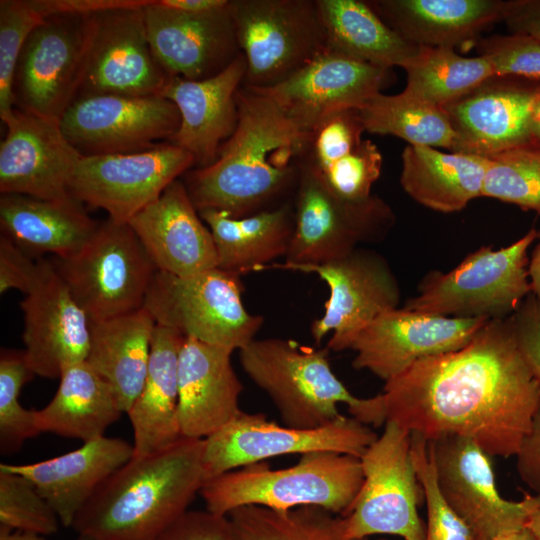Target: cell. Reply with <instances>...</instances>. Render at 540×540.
I'll list each match as a JSON object with an SVG mask.
<instances>
[{
    "mask_svg": "<svg viewBox=\"0 0 540 540\" xmlns=\"http://www.w3.org/2000/svg\"><path fill=\"white\" fill-rule=\"evenodd\" d=\"M0 144V192L42 200L72 197L69 184L82 155L63 133L60 120L17 108L4 122Z\"/></svg>",
    "mask_w": 540,
    "mask_h": 540,
    "instance_id": "obj_22",
    "label": "cell"
},
{
    "mask_svg": "<svg viewBox=\"0 0 540 540\" xmlns=\"http://www.w3.org/2000/svg\"><path fill=\"white\" fill-rule=\"evenodd\" d=\"M155 327V320L144 307L90 322L86 361L111 385L123 413L128 412L142 389Z\"/></svg>",
    "mask_w": 540,
    "mask_h": 540,
    "instance_id": "obj_33",
    "label": "cell"
},
{
    "mask_svg": "<svg viewBox=\"0 0 540 540\" xmlns=\"http://www.w3.org/2000/svg\"><path fill=\"white\" fill-rule=\"evenodd\" d=\"M526 526L530 529L537 540H540V506L529 516Z\"/></svg>",
    "mask_w": 540,
    "mask_h": 540,
    "instance_id": "obj_58",
    "label": "cell"
},
{
    "mask_svg": "<svg viewBox=\"0 0 540 540\" xmlns=\"http://www.w3.org/2000/svg\"><path fill=\"white\" fill-rule=\"evenodd\" d=\"M502 21L512 33L529 35L540 41V0L505 1Z\"/></svg>",
    "mask_w": 540,
    "mask_h": 540,
    "instance_id": "obj_52",
    "label": "cell"
},
{
    "mask_svg": "<svg viewBox=\"0 0 540 540\" xmlns=\"http://www.w3.org/2000/svg\"><path fill=\"white\" fill-rule=\"evenodd\" d=\"M0 540H45L43 535L0 526Z\"/></svg>",
    "mask_w": 540,
    "mask_h": 540,
    "instance_id": "obj_55",
    "label": "cell"
},
{
    "mask_svg": "<svg viewBox=\"0 0 540 540\" xmlns=\"http://www.w3.org/2000/svg\"><path fill=\"white\" fill-rule=\"evenodd\" d=\"M357 109L368 133L393 135L408 145L455 150L456 133L440 106L402 91L396 95L378 93Z\"/></svg>",
    "mask_w": 540,
    "mask_h": 540,
    "instance_id": "obj_37",
    "label": "cell"
},
{
    "mask_svg": "<svg viewBox=\"0 0 540 540\" xmlns=\"http://www.w3.org/2000/svg\"><path fill=\"white\" fill-rule=\"evenodd\" d=\"M538 242L529 260V279L532 293L540 300V231H538Z\"/></svg>",
    "mask_w": 540,
    "mask_h": 540,
    "instance_id": "obj_54",
    "label": "cell"
},
{
    "mask_svg": "<svg viewBox=\"0 0 540 540\" xmlns=\"http://www.w3.org/2000/svg\"><path fill=\"white\" fill-rule=\"evenodd\" d=\"M76 540H96V539L88 535L78 534V537L76 538Z\"/></svg>",
    "mask_w": 540,
    "mask_h": 540,
    "instance_id": "obj_59",
    "label": "cell"
},
{
    "mask_svg": "<svg viewBox=\"0 0 540 540\" xmlns=\"http://www.w3.org/2000/svg\"><path fill=\"white\" fill-rule=\"evenodd\" d=\"M98 225L74 197L64 200L17 194L0 197L1 235L32 257L47 253L55 258L71 256L89 241Z\"/></svg>",
    "mask_w": 540,
    "mask_h": 540,
    "instance_id": "obj_31",
    "label": "cell"
},
{
    "mask_svg": "<svg viewBox=\"0 0 540 540\" xmlns=\"http://www.w3.org/2000/svg\"><path fill=\"white\" fill-rule=\"evenodd\" d=\"M515 457L521 480L540 495V401Z\"/></svg>",
    "mask_w": 540,
    "mask_h": 540,
    "instance_id": "obj_50",
    "label": "cell"
},
{
    "mask_svg": "<svg viewBox=\"0 0 540 540\" xmlns=\"http://www.w3.org/2000/svg\"><path fill=\"white\" fill-rule=\"evenodd\" d=\"M228 516L240 540H350L344 535L343 517L319 507L281 512L244 506Z\"/></svg>",
    "mask_w": 540,
    "mask_h": 540,
    "instance_id": "obj_39",
    "label": "cell"
},
{
    "mask_svg": "<svg viewBox=\"0 0 540 540\" xmlns=\"http://www.w3.org/2000/svg\"><path fill=\"white\" fill-rule=\"evenodd\" d=\"M404 70L407 80L403 92L440 107L494 76L484 57H464L449 47L419 46L418 54Z\"/></svg>",
    "mask_w": 540,
    "mask_h": 540,
    "instance_id": "obj_38",
    "label": "cell"
},
{
    "mask_svg": "<svg viewBox=\"0 0 540 540\" xmlns=\"http://www.w3.org/2000/svg\"><path fill=\"white\" fill-rule=\"evenodd\" d=\"M143 13L152 53L170 77L208 79L241 54L230 0L204 13L178 11L150 0Z\"/></svg>",
    "mask_w": 540,
    "mask_h": 540,
    "instance_id": "obj_21",
    "label": "cell"
},
{
    "mask_svg": "<svg viewBox=\"0 0 540 540\" xmlns=\"http://www.w3.org/2000/svg\"><path fill=\"white\" fill-rule=\"evenodd\" d=\"M133 454L134 447L126 440L102 436L51 459L0 466L29 479L55 510L61 524L71 527L99 486Z\"/></svg>",
    "mask_w": 540,
    "mask_h": 540,
    "instance_id": "obj_28",
    "label": "cell"
},
{
    "mask_svg": "<svg viewBox=\"0 0 540 540\" xmlns=\"http://www.w3.org/2000/svg\"><path fill=\"white\" fill-rule=\"evenodd\" d=\"M35 376L24 351L3 349L0 355V451L17 452L27 439L40 434L35 410L19 402L22 387Z\"/></svg>",
    "mask_w": 540,
    "mask_h": 540,
    "instance_id": "obj_41",
    "label": "cell"
},
{
    "mask_svg": "<svg viewBox=\"0 0 540 540\" xmlns=\"http://www.w3.org/2000/svg\"><path fill=\"white\" fill-rule=\"evenodd\" d=\"M246 74L241 53L225 70L203 80L171 77L161 96L178 108L180 125L170 143L189 152L194 168L213 164L239 119L236 94Z\"/></svg>",
    "mask_w": 540,
    "mask_h": 540,
    "instance_id": "obj_26",
    "label": "cell"
},
{
    "mask_svg": "<svg viewBox=\"0 0 540 540\" xmlns=\"http://www.w3.org/2000/svg\"><path fill=\"white\" fill-rule=\"evenodd\" d=\"M386 421L427 442L473 440L490 457L515 456L540 401L510 318L489 320L460 349L415 362L385 382Z\"/></svg>",
    "mask_w": 540,
    "mask_h": 540,
    "instance_id": "obj_1",
    "label": "cell"
},
{
    "mask_svg": "<svg viewBox=\"0 0 540 540\" xmlns=\"http://www.w3.org/2000/svg\"><path fill=\"white\" fill-rule=\"evenodd\" d=\"M360 461L363 484L343 517L345 537L366 540L373 535H395L403 540H424L426 524L418 513L424 496L413 460L411 433L386 421L383 433Z\"/></svg>",
    "mask_w": 540,
    "mask_h": 540,
    "instance_id": "obj_9",
    "label": "cell"
},
{
    "mask_svg": "<svg viewBox=\"0 0 540 540\" xmlns=\"http://www.w3.org/2000/svg\"><path fill=\"white\" fill-rule=\"evenodd\" d=\"M494 76L540 81V41L525 34L492 35L477 43Z\"/></svg>",
    "mask_w": 540,
    "mask_h": 540,
    "instance_id": "obj_46",
    "label": "cell"
},
{
    "mask_svg": "<svg viewBox=\"0 0 540 540\" xmlns=\"http://www.w3.org/2000/svg\"><path fill=\"white\" fill-rule=\"evenodd\" d=\"M478 540H480V539H478Z\"/></svg>",
    "mask_w": 540,
    "mask_h": 540,
    "instance_id": "obj_61",
    "label": "cell"
},
{
    "mask_svg": "<svg viewBox=\"0 0 540 540\" xmlns=\"http://www.w3.org/2000/svg\"><path fill=\"white\" fill-rule=\"evenodd\" d=\"M44 17L55 14L88 15L98 11L138 4L140 0H30Z\"/></svg>",
    "mask_w": 540,
    "mask_h": 540,
    "instance_id": "obj_51",
    "label": "cell"
},
{
    "mask_svg": "<svg viewBox=\"0 0 540 540\" xmlns=\"http://www.w3.org/2000/svg\"><path fill=\"white\" fill-rule=\"evenodd\" d=\"M209 227L218 267L239 275L286 257L294 230L293 201L243 218L215 210L198 212Z\"/></svg>",
    "mask_w": 540,
    "mask_h": 540,
    "instance_id": "obj_35",
    "label": "cell"
},
{
    "mask_svg": "<svg viewBox=\"0 0 540 540\" xmlns=\"http://www.w3.org/2000/svg\"><path fill=\"white\" fill-rule=\"evenodd\" d=\"M531 133H532L533 139L540 143V97L532 113Z\"/></svg>",
    "mask_w": 540,
    "mask_h": 540,
    "instance_id": "obj_57",
    "label": "cell"
},
{
    "mask_svg": "<svg viewBox=\"0 0 540 540\" xmlns=\"http://www.w3.org/2000/svg\"><path fill=\"white\" fill-rule=\"evenodd\" d=\"M393 78L392 69L325 49L286 80L269 88L250 89L272 99L308 133L336 112L359 108L388 87Z\"/></svg>",
    "mask_w": 540,
    "mask_h": 540,
    "instance_id": "obj_20",
    "label": "cell"
},
{
    "mask_svg": "<svg viewBox=\"0 0 540 540\" xmlns=\"http://www.w3.org/2000/svg\"><path fill=\"white\" fill-rule=\"evenodd\" d=\"M58 515L25 476L0 466V526L37 533H56Z\"/></svg>",
    "mask_w": 540,
    "mask_h": 540,
    "instance_id": "obj_43",
    "label": "cell"
},
{
    "mask_svg": "<svg viewBox=\"0 0 540 540\" xmlns=\"http://www.w3.org/2000/svg\"><path fill=\"white\" fill-rule=\"evenodd\" d=\"M138 4L89 15L85 65L77 98L91 95H161L170 76L155 59Z\"/></svg>",
    "mask_w": 540,
    "mask_h": 540,
    "instance_id": "obj_15",
    "label": "cell"
},
{
    "mask_svg": "<svg viewBox=\"0 0 540 540\" xmlns=\"http://www.w3.org/2000/svg\"><path fill=\"white\" fill-rule=\"evenodd\" d=\"M401 159L400 185L424 207L454 213L481 197L488 157L407 145Z\"/></svg>",
    "mask_w": 540,
    "mask_h": 540,
    "instance_id": "obj_32",
    "label": "cell"
},
{
    "mask_svg": "<svg viewBox=\"0 0 540 540\" xmlns=\"http://www.w3.org/2000/svg\"><path fill=\"white\" fill-rule=\"evenodd\" d=\"M165 7L188 13H204L223 8L229 0H159Z\"/></svg>",
    "mask_w": 540,
    "mask_h": 540,
    "instance_id": "obj_53",
    "label": "cell"
},
{
    "mask_svg": "<svg viewBox=\"0 0 540 540\" xmlns=\"http://www.w3.org/2000/svg\"><path fill=\"white\" fill-rule=\"evenodd\" d=\"M493 540H537L530 529L525 525L524 527L503 533Z\"/></svg>",
    "mask_w": 540,
    "mask_h": 540,
    "instance_id": "obj_56",
    "label": "cell"
},
{
    "mask_svg": "<svg viewBox=\"0 0 540 540\" xmlns=\"http://www.w3.org/2000/svg\"><path fill=\"white\" fill-rule=\"evenodd\" d=\"M378 435L352 416L313 429L281 426L263 413L241 411L204 439L205 481L268 458L330 451L360 458Z\"/></svg>",
    "mask_w": 540,
    "mask_h": 540,
    "instance_id": "obj_12",
    "label": "cell"
},
{
    "mask_svg": "<svg viewBox=\"0 0 540 540\" xmlns=\"http://www.w3.org/2000/svg\"><path fill=\"white\" fill-rule=\"evenodd\" d=\"M509 318L518 350L540 382V300L529 294Z\"/></svg>",
    "mask_w": 540,
    "mask_h": 540,
    "instance_id": "obj_49",
    "label": "cell"
},
{
    "mask_svg": "<svg viewBox=\"0 0 540 540\" xmlns=\"http://www.w3.org/2000/svg\"><path fill=\"white\" fill-rule=\"evenodd\" d=\"M176 105L161 95H91L75 99L60 118L69 142L82 156L153 149L175 135Z\"/></svg>",
    "mask_w": 540,
    "mask_h": 540,
    "instance_id": "obj_17",
    "label": "cell"
},
{
    "mask_svg": "<svg viewBox=\"0 0 540 540\" xmlns=\"http://www.w3.org/2000/svg\"><path fill=\"white\" fill-rule=\"evenodd\" d=\"M205 482L204 439L135 456L108 477L71 528L96 540H157L189 509Z\"/></svg>",
    "mask_w": 540,
    "mask_h": 540,
    "instance_id": "obj_3",
    "label": "cell"
},
{
    "mask_svg": "<svg viewBox=\"0 0 540 540\" xmlns=\"http://www.w3.org/2000/svg\"><path fill=\"white\" fill-rule=\"evenodd\" d=\"M51 401L35 410L40 431L88 442L104 436L123 411L111 385L87 361L68 365Z\"/></svg>",
    "mask_w": 540,
    "mask_h": 540,
    "instance_id": "obj_34",
    "label": "cell"
},
{
    "mask_svg": "<svg viewBox=\"0 0 540 540\" xmlns=\"http://www.w3.org/2000/svg\"><path fill=\"white\" fill-rule=\"evenodd\" d=\"M195 167L186 150L163 142L137 153L82 156L69 184L72 197L128 223L175 180Z\"/></svg>",
    "mask_w": 540,
    "mask_h": 540,
    "instance_id": "obj_16",
    "label": "cell"
},
{
    "mask_svg": "<svg viewBox=\"0 0 540 540\" xmlns=\"http://www.w3.org/2000/svg\"><path fill=\"white\" fill-rule=\"evenodd\" d=\"M233 350L185 337L178 362V421L183 438L206 439L242 410Z\"/></svg>",
    "mask_w": 540,
    "mask_h": 540,
    "instance_id": "obj_27",
    "label": "cell"
},
{
    "mask_svg": "<svg viewBox=\"0 0 540 540\" xmlns=\"http://www.w3.org/2000/svg\"><path fill=\"white\" fill-rule=\"evenodd\" d=\"M240 275L219 267L188 276L156 271L143 307L157 325L201 342L240 350L263 325L242 301Z\"/></svg>",
    "mask_w": 540,
    "mask_h": 540,
    "instance_id": "obj_7",
    "label": "cell"
},
{
    "mask_svg": "<svg viewBox=\"0 0 540 540\" xmlns=\"http://www.w3.org/2000/svg\"><path fill=\"white\" fill-rule=\"evenodd\" d=\"M537 237L532 228L506 247H480L448 272L429 271L403 307L456 318H509L532 293L528 249Z\"/></svg>",
    "mask_w": 540,
    "mask_h": 540,
    "instance_id": "obj_6",
    "label": "cell"
},
{
    "mask_svg": "<svg viewBox=\"0 0 540 540\" xmlns=\"http://www.w3.org/2000/svg\"><path fill=\"white\" fill-rule=\"evenodd\" d=\"M230 11L246 61L242 86L272 87L326 49L316 0H230Z\"/></svg>",
    "mask_w": 540,
    "mask_h": 540,
    "instance_id": "obj_10",
    "label": "cell"
},
{
    "mask_svg": "<svg viewBox=\"0 0 540 540\" xmlns=\"http://www.w3.org/2000/svg\"><path fill=\"white\" fill-rule=\"evenodd\" d=\"M436 481L449 506L471 527L480 540L526 525L540 506V495L520 501L504 499L496 485L491 457L473 440L445 436L428 442Z\"/></svg>",
    "mask_w": 540,
    "mask_h": 540,
    "instance_id": "obj_18",
    "label": "cell"
},
{
    "mask_svg": "<svg viewBox=\"0 0 540 540\" xmlns=\"http://www.w3.org/2000/svg\"><path fill=\"white\" fill-rule=\"evenodd\" d=\"M44 259L33 257L4 235L0 237V293L17 289L28 294L39 282Z\"/></svg>",
    "mask_w": 540,
    "mask_h": 540,
    "instance_id": "obj_48",
    "label": "cell"
},
{
    "mask_svg": "<svg viewBox=\"0 0 540 540\" xmlns=\"http://www.w3.org/2000/svg\"><path fill=\"white\" fill-rule=\"evenodd\" d=\"M52 262L90 322L141 309L157 271L129 224L109 218L78 252Z\"/></svg>",
    "mask_w": 540,
    "mask_h": 540,
    "instance_id": "obj_8",
    "label": "cell"
},
{
    "mask_svg": "<svg viewBox=\"0 0 540 540\" xmlns=\"http://www.w3.org/2000/svg\"><path fill=\"white\" fill-rule=\"evenodd\" d=\"M185 336L157 325L142 389L126 413L135 456L163 451L182 439L178 421V362Z\"/></svg>",
    "mask_w": 540,
    "mask_h": 540,
    "instance_id": "obj_30",
    "label": "cell"
},
{
    "mask_svg": "<svg viewBox=\"0 0 540 540\" xmlns=\"http://www.w3.org/2000/svg\"><path fill=\"white\" fill-rule=\"evenodd\" d=\"M294 230L285 263L322 264L361 243L382 241L395 224L390 205L377 195L348 201L301 165L293 199Z\"/></svg>",
    "mask_w": 540,
    "mask_h": 540,
    "instance_id": "obj_11",
    "label": "cell"
},
{
    "mask_svg": "<svg viewBox=\"0 0 540 540\" xmlns=\"http://www.w3.org/2000/svg\"><path fill=\"white\" fill-rule=\"evenodd\" d=\"M24 354L35 375L59 378L64 367L86 361L90 321L53 262L44 259L41 278L20 302Z\"/></svg>",
    "mask_w": 540,
    "mask_h": 540,
    "instance_id": "obj_24",
    "label": "cell"
},
{
    "mask_svg": "<svg viewBox=\"0 0 540 540\" xmlns=\"http://www.w3.org/2000/svg\"><path fill=\"white\" fill-rule=\"evenodd\" d=\"M411 436L413 460L427 510L424 540H478L471 527L442 496L428 442L418 435Z\"/></svg>",
    "mask_w": 540,
    "mask_h": 540,
    "instance_id": "obj_45",
    "label": "cell"
},
{
    "mask_svg": "<svg viewBox=\"0 0 540 540\" xmlns=\"http://www.w3.org/2000/svg\"><path fill=\"white\" fill-rule=\"evenodd\" d=\"M239 119L216 161L183 176L198 212L243 218L292 202L301 173L306 133L268 96L241 86Z\"/></svg>",
    "mask_w": 540,
    "mask_h": 540,
    "instance_id": "obj_2",
    "label": "cell"
},
{
    "mask_svg": "<svg viewBox=\"0 0 540 540\" xmlns=\"http://www.w3.org/2000/svg\"><path fill=\"white\" fill-rule=\"evenodd\" d=\"M489 321L395 308L378 315L353 339L352 366L387 382L415 362L468 344Z\"/></svg>",
    "mask_w": 540,
    "mask_h": 540,
    "instance_id": "obj_19",
    "label": "cell"
},
{
    "mask_svg": "<svg viewBox=\"0 0 540 540\" xmlns=\"http://www.w3.org/2000/svg\"><path fill=\"white\" fill-rule=\"evenodd\" d=\"M382 154L377 145L363 139L355 148L314 166L303 165L334 194L348 201L369 198L371 188L381 174Z\"/></svg>",
    "mask_w": 540,
    "mask_h": 540,
    "instance_id": "obj_42",
    "label": "cell"
},
{
    "mask_svg": "<svg viewBox=\"0 0 540 540\" xmlns=\"http://www.w3.org/2000/svg\"><path fill=\"white\" fill-rule=\"evenodd\" d=\"M379 17L406 41L426 47H471L503 19L501 0H370Z\"/></svg>",
    "mask_w": 540,
    "mask_h": 540,
    "instance_id": "obj_29",
    "label": "cell"
},
{
    "mask_svg": "<svg viewBox=\"0 0 540 540\" xmlns=\"http://www.w3.org/2000/svg\"><path fill=\"white\" fill-rule=\"evenodd\" d=\"M325 30L326 49L383 68L405 69L419 46L391 29L367 1L316 0Z\"/></svg>",
    "mask_w": 540,
    "mask_h": 540,
    "instance_id": "obj_36",
    "label": "cell"
},
{
    "mask_svg": "<svg viewBox=\"0 0 540 540\" xmlns=\"http://www.w3.org/2000/svg\"><path fill=\"white\" fill-rule=\"evenodd\" d=\"M540 81L492 76L442 106L455 133L454 152L490 157L533 141L531 118Z\"/></svg>",
    "mask_w": 540,
    "mask_h": 540,
    "instance_id": "obj_23",
    "label": "cell"
},
{
    "mask_svg": "<svg viewBox=\"0 0 540 540\" xmlns=\"http://www.w3.org/2000/svg\"><path fill=\"white\" fill-rule=\"evenodd\" d=\"M281 269L319 276L329 287L323 315L311 325L316 343L330 332L327 348L349 349L356 335L378 315L399 307L401 290L388 261L380 253L357 247L322 264L272 263L261 270ZM260 270V271H261Z\"/></svg>",
    "mask_w": 540,
    "mask_h": 540,
    "instance_id": "obj_13",
    "label": "cell"
},
{
    "mask_svg": "<svg viewBox=\"0 0 540 540\" xmlns=\"http://www.w3.org/2000/svg\"><path fill=\"white\" fill-rule=\"evenodd\" d=\"M89 15L47 16L29 34L13 82L17 109L60 120L76 99L81 84Z\"/></svg>",
    "mask_w": 540,
    "mask_h": 540,
    "instance_id": "obj_14",
    "label": "cell"
},
{
    "mask_svg": "<svg viewBox=\"0 0 540 540\" xmlns=\"http://www.w3.org/2000/svg\"><path fill=\"white\" fill-rule=\"evenodd\" d=\"M44 19L30 0L0 1V118L3 123L15 109L13 82L21 50L29 34Z\"/></svg>",
    "mask_w": 540,
    "mask_h": 540,
    "instance_id": "obj_44",
    "label": "cell"
},
{
    "mask_svg": "<svg viewBox=\"0 0 540 540\" xmlns=\"http://www.w3.org/2000/svg\"><path fill=\"white\" fill-rule=\"evenodd\" d=\"M363 484L360 458L330 451L300 455L296 464L272 469L259 462L204 482L200 495L206 509L228 516L244 506L274 511L319 507L346 516Z\"/></svg>",
    "mask_w": 540,
    "mask_h": 540,
    "instance_id": "obj_5",
    "label": "cell"
},
{
    "mask_svg": "<svg viewBox=\"0 0 540 540\" xmlns=\"http://www.w3.org/2000/svg\"><path fill=\"white\" fill-rule=\"evenodd\" d=\"M376 540H389V539H387V538H378Z\"/></svg>",
    "mask_w": 540,
    "mask_h": 540,
    "instance_id": "obj_60",
    "label": "cell"
},
{
    "mask_svg": "<svg viewBox=\"0 0 540 540\" xmlns=\"http://www.w3.org/2000/svg\"><path fill=\"white\" fill-rule=\"evenodd\" d=\"M128 224L158 271L188 276L218 267L211 231L180 178Z\"/></svg>",
    "mask_w": 540,
    "mask_h": 540,
    "instance_id": "obj_25",
    "label": "cell"
},
{
    "mask_svg": "<svg viewBox=\"0 0 540 540\" xmlns=\"http://www.w3.org/2000/svg\"><path fill=\"white\" fill-rule=\"evenodd\" d=\"M481 197L540 215V143L521 144L488 157Z\"/></svg>",
    "mask_w": 540,
    "mask_h": 540,
    "instance_id": "obj_40",
    "label": "cell"
},
{
    "mask_svg": "<svg viewBox=\"0 0 540 540\" xmlns=\"http://www.w3.org/2000/svg\"><path fill=\"white\" fill-rule=\"evenodd\" d=\"M157 540H240L229 516L188 510Z\"/></svg>",
    "mask_w": 540,
    "mask_h": 540,
    "instance_id": "obj_47",
    "label": "cell"
},
{
    "mask_svg": "<svg viewBox=\"0 0 540 540\" xmlns=\"http://www.w3.org/2000/svg\"><path fill=\"white\" fill-rule=\"evenodd\" d=\"M239 351L240 364L251 381L263 390L285 426L313 429L327 425L347 405L350 416L373 426L386 423L382 394L354 396L332 371L329 349L313 348L291 339H254Z\"/></svg>",
    "mask_w": 540,
    "mask_h": 540,
    "instance_id": "obj_4",
    "label": "cell"
}]
</instances>
